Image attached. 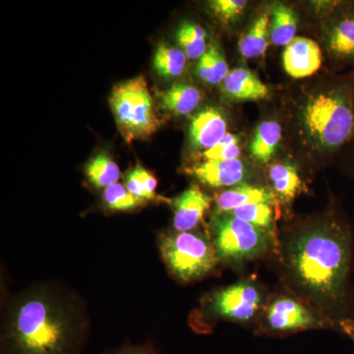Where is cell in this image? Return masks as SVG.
Here are the masks:
<instances>
[{"mask_svg": "<svg viewBox=\"0 0 354 354\" xmlns=\"http://www.w3.org/2000/svg\"><path fill=\"white\" fill-rule=\"evenodd\" d=\"M269 179L276 196L286 203L295 199L302 185L297 167L290 162L272 165Z\"/></svg>", "mask_w": 354, "mask_h": 354, "instance_id": "obj_18", "label": "cell"}, {"mask_svg": "<svg viewBox=\"0 0 354 354\" xmlns=\"http://www.w3.org/2000/svg\"><path fill=\"white\" fill-rule=\"evenodd\" d=\"M125 187L127 188L134 196L139 199L146 201V200H153L152 197L147 192L141 179L138 176L136 169H133L131 171L128 172L127 178H125Z\"/></svg>", "mask_w": 354, "mask_h": 354, "instance_id": "obj_29", "label": "cell"}, {"mask_svg": "<svg viewBox=\"0 0 354 354\" xmlns=\"http://www.w3.org/2000/svg\"><path fill=\"white\" fill-rule=\"evenodd\" d=\"M197 73L204 82L211 85L223 83L230 73L227 62L215 44L209 46L205 55L200 58Z\"/></svg>", "mask_w": 354, "mask_h": 354, "instance_id": "obj_24", "label": "cell"}, {"mask_svg": "<svg viewBox=\"0 0 354 354\" xmlns=\"http://www.w3.org/2000/svg\"><path fill=\"white\" fill-rule=\"evenodd\" d=\"M323 55L320 46L313 39L297 37L283 53V64L286 73L295 79L314 75L322 66Z\"/></svg>", "mask_w": 354, "mask_h": 354, "instance_id": "obj_9", "label": "cell"}, {"mask_svg": "<svg viewBox=\"0 0 354 354\" xmlns=\"http://www.w3.org/2000/svg\"><path fill=\"white\" fill-rule=\"evenodd\" d=\"M351 319H353V322L354 323V283H353V288H351Z\"/></svg>", "mask_w": 354, "mask_h": 354, "instance_id": "obj_32", "label": "cell"}, {"mask_svg": "<svg viewBox=\"0 0 354 354\" xmlns=\"http://www.w3.org/2000/svg\"><path fill=\"white\" fill-rule=\"evenodd\" d=\"M297 17L295 11L286 6L274 7L270 37L276 46H288L295 39Z\"/></svg>", "mask_w": 354, "mask_h": 354, "instance_id": "obj_22", "label": "cell"}, {"mask_svg": "<svg viewBox=\"0 0 354 354\" xmlns=\"http://www.w3.org/2000/svg\"><path fill=\"white\" fill-rule=\"evenodd\" d=\"M201 100L199 90L188 84H174L160 94L162 108L176 115H187L192 113Z\"/></svg>", "mask_w": 354, "mask_h": 354, "instance_id": "obj_16", "label": "cell"}, {"mask_svg": "<svg viewBox=\"0 0 354 354\" xmlns=\"http://www.w3.org/2000/svg\"><path fill=\"white\" fill-rule=\"evenodd\" d=\"M281 127L274 120H266L256 129L251 141V156L256 162L267 164L274 157L281 140Z\"/></svg>", "mask_w": 354, "mask_h": 354, "instance_id": "obj_17", "label": "cell"}, {"mask_svg": "<svg viewBox=\"0 0 354 354\" xmlns=\"http://www.w3.org/2000/svg\"><path fill=\"white\" fill-rule=\"evenodd\" d=\"M200 183L209 187H235L247 178L245 165L241 160H205L188 169Z\"/></svg>", "mask_w": 354, "mask_h": 354, "instance_id": "obj_10", "label": "cell"}, {"mask_svg": "<svg viewBox=\"0 0 354 354\" xmlns=\"http://www.w3.org/2000/svg\"><path fill=\"white\" fill-rule=\"evenodd\" d=\"M111 354H158L152 349L140 348V346H129V348H121Z\"/></svg>", "mask_w": 354, "mask_h": 354, "instance_id": "obj_31", "label": "cell"}, {"mask_svg": "<svg viewBox=\"0 0 354 354\" xmlns=\"http://www.w3.org/2000/svg\"><path fill=\"white\" fill-rule=\"evenodd\" d=\"M211 232L218 260L230 265L258 259L279 245V241L264 230L230 213L216 214Z\"/></svg>", "mask_w": 354, "mask_h": 354, "instance_id": "obj_5", "label": "cell"}, {"mask_svg": "<svg viewBox=\"0 0 354 354\" xmlns=\"http://www.w3.org/2000/svg\"><path fill=\"white\" fill-rule=\"evenodd\" d=\"M281 254L286 279L298 297L354 342L351 313L353 225L337 213L310 221L286 237Z\"/></svg>", "mask_w": 354, "mask_h": 354, "instance_id": "obj_1", "label": "cell"}, {"mask_svg": "<svg viewBox=\"0 0 354 354\" xmlns=\"http://www.w3.org/2000/svg\"><path fill=\"white\" fill-rule=\"evenodd\" d=\"M109 104L118 130L127 143L148 138L158 131L162 123L143 76L114 86Z\"/></svg>", "mask_w": 354, "mask_h": 354, "instance_id": "obj_4", "label": "cell"}, {"mask_svg": "<svg viewBox=\"0 0 354 354\" xmlns=\"http://www.w3.org/2000/svg\"><path fill=\"white\" fill-rule=\"evenodd\" d=\"M212 199L197 185H191L174 200V227L177 232H191L202 221Z\"/></svg>", "mask_w": 354, "mask_h": 354, "instance_id": "obj_11", "label": "cell"}, {"mask_svg": "<svg viewBox=\"0 0 354 354\" xmlns=\"http://www.w3.org/2000/svg\"><path fill=\"white\" fill-rule=\"evenodd\" d=\"M268 301L267 291L258 281L242 279L214 291L207 301V309L216 319L248 324L260 319Z\"/></svg>", "mask_w": 354, "mask_h": 354, "instance_id": "obj_8", "label": "cell"}, {"mask_svg": "<svg viewBox=\"0 0 354 354\" xmlns=\"http://www.w3.org/2000/svg\"><path fill=\"white\" fill-rule=\"evenodd\" d=\"M187 57L180 48L160 44L153 55V68L158 75L165 78L180 76L185 69Z\"/></svg>", "mask_w": 354, "mask_h": 354, "instance_id": "obj_23", "label": "cell"}, {"mask_svg": "<svg viewBox=\"0 0 354 354\" xmlns=\"http://www.w3.org/2000/svg\"><path fill=\"white\" fill-rule=\"evenodd\" d=\"M83 327L66 305L46 290L14 304L2 335L1 354H78Z\"/></svg>", "mask_w": 354, "mask_h": 354, "instance_id": "obj_2", "label": "cell"}, {"mask_svg": "<svg viewBox=\"0 0 354 354\" xmlns=\"http://www.w3.org/2000/svg\"><path fill=\"white\" fill-rule=\"evenodd\" d=\"M160 251L172 276L184 283L208 276L220 262L213 241L197 232L165 235Z\"/></svg>", "mask_w": 354, "mask_h": 354, "instance_id": "obj_6", "label": "cell"}, {"mask_svg": "<svg viewBox=\"0 0 354 354\" xmlns=\"http://www.w3.org/2000/svg\"><path fill=\"white\" fill-rule=\"evenodd\" d=\"M241 148L239 146V137L227 133L214 148L205 151L203 158L206 160H239Z\"/></svg>", "mask_w": 354, "mask_h": 354, "instance_id": "obj_27", "label": "cell"}, {"mask_svg": "<svg viewBox=\"0 0 354 354\" xmlns=\"http://www.w3.org/2000/svg\"><path fill=\"white\" fill-rule=\"evenodd\" d=\"M227 123L218 109L206 108L193 118L189 127L191 145L208 151L227 134Z\"/></svg>", "mask_w": 354, "mask_h": 354, "instance_id": "obj_13", "label": "cell"}, {"mask_svg": "<svg viewBox=\"0 0 354 354\" xmlns=\"http://www.w3.org/2000/svg\"><path fill=\"white\" fill-rule=\"evenodd\" d=\"M260 334L286 335L300 330L330 329L337 326L313 306L298 297L278 295L268 301L260 317Z\"/></svg>", "mask_w": 354, "mask_h": 354, "instance_id": "obj_7", "label": "cell"}, {"mask_svg": "<svg viewBox=\"0 0 354 354\" xmlns=\"http://www.w3.org/2000/svg\"><path fill=\"white\" fill-rule=\"evenodd\" d=\"M278 202V197L269 188L241 184L221 193L216 199V214L230 213L241 207L260 203L277 206Z\"/></svg>", "mask_w": 354, "mask_h": 354, "instance_id": "obj_15", "label": "cell"}, {"mask_svg": "<svg viewBox=\"0 0 354 354\" xmlns=\"http://www.w3.org/2000/svg\"><path fill=\"white\" fill-rule=\"evenodd\" d=\"M270 16L262 14L239 41V51L245 58H256L264 55L269 46Z\"/></svg>", "mask_w": 354, "mask_h": 354, "instance_id": "obj_19", "label": "cell"}, {"mask_svg": "<svg viewBox=\"0 0 354 354\" xmlns=\"http://www.w3.org/2000/svg\"><path fill=\"white\" fill-rule=\"evenodd\" d=\"M88 181L97 188H109L118 183L120 177L118 165L106 153H97L86 165Z\"/></svg>", "mask_w": 354, "mask_h": 354, "instance_id": "obj_20", "label": "cell"}, {"mask_svg": "<svg viewBox=\"0 0 354 354\" xmlns=\"http://www.w3.org/2000/svg\"><path fill=\"white\" fill-rule=\"evenodd\" d=\"M104 199L108 208L113 211H130L137 208L144 202L143 200L134 196L125 186L118 183L106 188Z\"/></svg>", "mask_w": 354, "mask_h": 354, "instance_id": "obj_26", "label": "cell"}, {"mask_svg": "<svg viewBox=\"0 0 354 354\" xmlns=\"http://www.w3.org/2000/svg\"><path fill=\"white\" fill-rule=\"evenodd\" d=\"M221 88L225 97L234 102L262 101L269 95V88L259 77L243 67L230 71Z\"/></svg>", "mask_w": 354, "mask_h": 354, "instance_id": "obj_14", "label": "cell"}, {"mask_svg": "<svg viewBox=\"0 0 354 354\" xmlns=\"http://www.w3.org/2000/svg\"><path fill=\"white\" fill-rule=\"evenodd\" d=\"M247 3L248 2L243 0H215L209 3V6L216 18L223 22H230L243 13Z\"/></svg>", "mask_w": 354, "mask_h": 354, "instance_id": "obj_28", "label": "cell"}, {"mask_svg": "<svg viewBox=\"0 0 354 354\" xmlns=\"http://www.w3.org/2000/svg\"><path fill=\"white\" fill-rule=\"evenodd\" d=\"M339 12L328 31L326 46L335 59L354 62V4L344 6Z\"/></svg>", "mask_w": 354, "mask_h": 354, "instance_id": "obj_12", "label": "cell"}, {"mask_svg": "<svg viewBox=\"0 0 354 354\" xmlns=\"http://www.w3.org/2000/svg\"><path fill=\"white\" fill-rule=\"evenodd\" d=\"M272 205L260 203V204L248 205V206L241 207L230 212L232 216H236L239 220L251 223L255 227L264 230L268 234L271 235L272 239H277L276 225V209Z\"/></svg>", "mask_w": 354, "mask_h": 354, "instance_id": "obj_21", "label": "cell"}, {"mask_svg": "<svg viewBox=\"0 0 354 354\" xmlns=\"http://www.w3.org/2000/svg\"><path fill=\"white\" fill-rule=\"evenodd\" d=\"M206 31L194 23H184L177 32V41L188 59H200L207 51Z\"/></svg>", "mask_w": 354, "mask_h": 354, "instance_id": "obj_25", "label": "cell"}, {"mask_svg": "<svg viewBox=\"0 0 354 354\" xmlns=\"http://www.w3.org/2000/svg\"><path fill=\"white\" fill-rule=\"evenodd\" d=\"M351 83L319 93L305 104V130L323 150H337L354 137V84Z\"/></svg>", "mask_w": 354, "mask_h": 354, "instance_id": "obj_3", "label": "cell"}, {"mask_svg": "<svg viewBox=\"0 0 354 354\" xmlns=\"http://www.w3.org/2000/svg\"><path fill=\"white\" fill-rule=\"evenodd\" d=\"M137 172H138V176L140 179H141L142 183H143L144 187L147 190V192L149 193L152 199H155L156 198V190H157L158 181L156 179V177L151 174L150 171H147L146 169H144L142 165H137L135 167Z\"/></svg>", "mask_w": 354, "mask_h": 354, "instance_id": "obj_30", "label": "cell"}]
</instances>
